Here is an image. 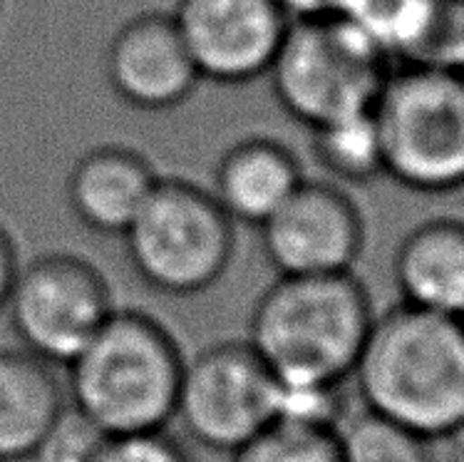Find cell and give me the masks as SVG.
Returning <instances> with one entry per match:
<instances>
[{
  "instance_id": "cell-1",
  "label": "cell",
  "mask_w": 464,
  "mask_h": 462,
  "mask_svg": "<svg viewBox=\"0 0 464 462\" xmlns=\"http://www.w3.org/2000/svg\"><path fill=\"white\" fill-rule=\"evenodd\" d=\"M351 380L365 410L427 440L464 435V319L402 303L375 313Z\"/></svg>"
},
{
  "instance_id": "cell-2",
  "label": "cell",
  "mask_w": 464,
  "mask_h": 462,
  "mask_svg": "<svg viewBox=\"0 0 464 462\" xmlns=\"http://www.w3.org/2000/svg\"><path fill=\"white\" fill-rule=\"evenodd\" d=\"M372 321L370 293L355 274L278 276L258 296L246 343L281 383L343 386Z\"/></svg>"
},
{
  "instance_id": "cell-3",
  "label": "cell",
  "mask_w": 464,
  "mask_h": 462,
  "mask_svg": "<svg viewBox=\"0 0 464 462\" xmlns=\"http://www.w3.org/2000/svg\"><path fill=\"white\" fill-rule=\"evenodd\" d=\"M184 356L154 316L117 309L67 366V400L107 435L164 430L177 413Z\"/></svg>"
},
{
  "instance_id": "cell-4",
  "label": "cell",
  "mask_w": 464,
  "mask_h": 462,
  "mask_svg": "<svg viewBox=\"0 0 464 462\" xmlns=\"http://www.w3.org/2000/svg\"><path fill=\"white\" fill-rule=\"evenodd\" d=\"M372 114L385 177L422 194L464 187L462 67H392Z\"/></svg>"
},
{
  "instance_id": "cell-5",
  "label": "cell",
  "mask_w": 464,
  "mask_h": 462,
  "mask_svg": "<svg viewBox=\"0 0 464 462\" xmlns=\"http://www.w3.org/2000/svg\"><path fill=\"white\" fill-rule=\"evenodd\" d=\"M234 227L211 189L161 180L122 239L130 264L150 289L189 299L228 271L237 249Z\"/></svg>"
},
{
  "instance_id": "cell-6",
  "label": "cell",
  "mask_w": 464,
  "mask_h": 462,
  "mask_svg": "<svg viewBox=\"0 0 464 462\" xmlns=\"http://www.w3.org/2000/svg\"><path fill=\"white\" fill-rule=\"evenodd\" d=\"M392 67L343 15L294 20L268 70L276 100L308 130L365 113Z\"/></svg>"
},
{
  "instance_id": "cell-7",
  "label": "cell",
  "mask_w": 464,
  "mask_h": 462,
  "mask_svg": "<svg viewBox=\"0 0 464 462\" xmlns=\"http://www.w3.org/2000/svg\"><path fill=\"white\" fill-rule=\"evenodd\" d=\"M114 311L112 289L95 264L75 254H43L20 264L3 313L20 349L67 369Z\"/></svg>"
},
{
  "instance_id": "cell-8",
  "label": "cell",
  "mask_w": 464,
  "mask_h": 462,
  "mask_svg": "<svg viewBox=\"0 0 464 462\" xmlns=\"http://www.w3.org/2000/svg\"><path fill=\"white\" fill-rule=\"evenodd\" d=\"M278 416V380L246 340H224L184 360L177 413L207 450L237 453Z\"/></svg>"
},
{
  "instance_id": "cell-9",
  "label": "cell",
  "mask_w": 464,
  "mask_h": 462,
  "mask_svg": "<svg viewBox=\"0 0 464 462\" xmlns=\"http://www.w3.org/2000/svg\"><path fill=\"white\" fill-rule=\"evenodd\" d=\"M171 18L201 80L218 85L268 75L294 23L278 0H177Z\"/></svg>"
},
{
  "instance_id": "cell-10",
  "label": "cell",
  "mask_w": 464,
  "mask_h": 462,
  "mask_svg": "<svg viewBox=\"0 0 464 462\" xmlns=\"http://www.w3.org/2000/svg\"><path fill=\"white\" fill-rule=\"evenodd\" d=\"M258 229L278 276L353 274L365 249L361 207L335 182L304 180Z\"/></svg>"
},
{
  "instance_id": "cell-11",
  "label": "cell",
  "mask_w": 464,
  "mask_h": 462,
  "mask_svg": "<svg viewBox=\"0 0 464 462\" xmlns=\"http://www.w3.org/2000/svg\"><path fill=\"white\" fill-rule=\"evenodd\" d=\"M104 75L124 104L142 113L179 107L201 83L171 13L157 10L134 15L114 33Z\"/></svg>"
},
{
  "instance_id": "cell-12",
  "label": "cell",
  "mask_w": 464,
  "mask_h": 462,
  "mask_svg": "<svg viewBox=\"0 0 464 462\" xmlns=\"http://www.w3.org/2000/svg\"><path fill=\"white\" fill-rule=\"evenodd\" d=\"M160 182L144 154L122 144H104L87 152L72 167L67 177V204L90 231L124 236Z\"/></svg>"
},
{
  "instance_id": "cell-13",
  "label": "cell",
  "mask_w": 464,
  "mask_h": 462,
  "mask_svg": "<svg viewBox=\"0 0 464 462\" xmlns=\"http://www.w3.org/2000/svg\"><path fill=\"white\" fill-rule=\"evenodd\" d=\"M301 162L274 137H246L218 160L211 194L234 224L261 227L304 182Z\"/></svg>"
},
{
  "instance_id": "cell-14",
  "label": "cell",
  "mask_w": 464,
  "mask_h": 462,
  "mask_svg": "<svg viewBox=\"0 0 464 462\" xmlns=\"http://www.w3.org/2000/svg\"><path fill=\"white\" fill-rule=\"evenodd\" d=\"M392 269L402 303L464 319V219L417 224L400 241Z\"/></svg>"
},
{
  "instance_id": "cell-15",
  "label": "cell",
  "mask_w": 464,
  "mask_h": 462,
  "mask_svg": "<svg viewBox=\"0 0 464 462\" xmlns=\"http://www.w3.org/2000/svg\"><path fill=\"white\" fill-rule=\"evenodd\" d=\"M67 406L57 369L25 349H0V462H28Z\"/></svg>"
},
{
  "instance_id": "cell-16",
  "label": "cell",
  "mask_w": 464,
  "mask_h": 462,
  "mask_svg": "<svg viewBox=\"0 0 464 462\" xmlns=\"http://www.w3.org/2000/svg\"><path fill=\"white\" fill-rule=\"evenodd\" d=\"M311 150L328 177L345 184H368L385 174L382 144L372 107L313 127Z\"/></svg>"
},
{
  "instance_id": "cell-17",
  "label": "cell",
  "mask_w": 464,
  "mask_h": 462,
  "mask_svg": "<svg viewBox=\"0 0 464 462\" xmlns=\"http://www.w3.org/2000/svg\"><path fill=\"white\" fill-rule=\"evenodd\" d=\"M341 462H435V443L390 418L365 410L338 428Z\"/></svg>"
},
{
  "instance_id": "cell-18",
  "label": "cell",
  "mask_w": 464,
  "mask_h": 462,
  "mask_svg": "<svg viewBox=\"0 0 464 462\" xmlns=\"http://www.w3.org/2000/svg\"><path fill=\"white\" fill-rule=\"evenodd\" d=\"M231 462H341L338 428L276 420L231 453Z\"/></svg>"
},
{
  "instance_id": "cell-19",
  "label": "cell",
  "mask_w": 464,
  "mask_h": 462,
  "mask_svg": "<svg viewBox=\"0 0 464 462\" xmlns=\"http://www.w3.org/2000/svg\"><path fill=\"white\" fill-rule=\"evenodd\" d=\"M107 443V433L82 416L70 400L63 413L40 437L28 462H97Z\"/></svg>"
},
{
  "instance_id": "cell-20",
  "label": "cell",
  "mask_w": 464,
  "mask_h": 462,
  "mask_svg": "<svg viewBox=\"0 0 464 462\" xmlns=\"http://www.w3.org/2000/svg\"><path fill=\"white\" fill-rule=\"evenodd\" d=\"M97 462H191L187 447L164 430L107 435Z\"/></svg>"
},
{
  "instance_id": "cell-21",
  "label": "cell",
  "mask_w": 464,
  "mask_h": 462,
  "mask_svg": "<svg viewBox=\"0 0 464 462\" xmlns=\"http://www.w3.org/2000/svg\"><path fill=\"white\" fill-rule=\"evenodd\" d=\"M18 269L20 259L15 241L8 234V229L0 224V313L5 311V303H8L10 289H13L15 276H18Z\"/></svg>"
},
{
  "instance_id": "cell-22",
  "label": "cell",
  "mask_w": 464,
  "mask_h": 462,
  "mask_svg": "<svg viewBox=\"0 0 464 462\" xmlns=\"http://www.w3.org/2000/svg\"><path fill=\"white\" fill-rule=\"evenodd\" d=\"M284 10L291 15V20L308 18H331L341 15L345 0H278Z\"/></svg>"
},
{
  "instance_id": "cell-23",
  "label": "cell",
  "mask_w": 464,
  "mask_h": 462,
  "mask_svg": "<svg viewBox=\"0 0 464 462\" xmlns=\"http://www.w3.org/2000/svg\"><path fill=\"white\" fill-rule=\"evenodd\" d=\"M459 3H462V5H464V0H459Z\"/></svg>"
},
{
  "instance_id": "cell-24",
  "label": "cell",
  "mask_w": 464,
  "mask_h": 462,
  "mask_svg": "<svg viewBox=\"0 0 464 462\" xmlns=\"http://www.w3.org/2000/svg\"><path fill=\"white\" fill-rule=\"evenodd\" d=\"M462 70H464V63H462Z\"/></svg>"
},
{
  "instance_id": "cell-25",
  "label": "cell",
  "mask_w": 464,
  "mask_h": 462,
  "mask_svg": "<svg viewBox=\"0 0 464 462\" xmlns=\"http://www.w3.org/2000/svg\"><path fill=\"white\" fill-rule=\"evenodd\" d=\"M462 437H464V435H462Z\"/></svg>"
}]
</instances>
